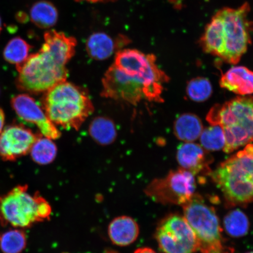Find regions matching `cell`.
I'll use <instances>...</instances> for the list:
<instances>
[{"instance_id": "1", "label": "cell", "mask_w": 253, "mask_h": 253, "mask_svg": "<svg viewBox=\"0 0 253 253\" xmlns=\"http://www.w3.org/2000/svg\"><path fill=\"white\" fill-rule=\"evenodd\" d=\"M44 40L39 52L16 66L18 75L15 84L21 91L33 94L46 92L67 79L66 65L75 55L77 40L54 30L47 31Z\"/></svg>"}, {"instance_id": "2", "label": "cell", "mask_w": 253, "mask_h": 253, "mask_svg": "<svg viewBox=\"0 0 253 253\" xmlns=\"http://www.w3.org/2000/svg\"><path fill=\"white\" fill-rule=\"evenodd\" d=\"M251 7H225L216 12L206 27L201 39L202 49L224 62L237 64L251 43L253 23L249 20Z\"/></svg>"}, {"instance_id": "3", "label": "cell", "mask_w": 253, "mask_h": 253, "mask_svg": "<svg viewBox=\"0 0 253 253\" xmlns=\"http://www.w3.org/2000/svg\"><path fill=\"white\" fill-rule=\"evenodd\" d=\"M211 125L221 126L225 135L223 151L232 153L253 141V96L237 97L211 107L207 116Z\"/></svg>"}, {"instance_id": "4", "label": "cell", "mask_w": 253, "mask_h": 253, "mask_svg": "<svg viewBox=\"0 0 253 253\" xmlns=\"http://www.w3.org/2000/svg\"><path fill=\"white\" fill-rule=\"evenodd\" d=\"M210 175L230 205L253 202V144L223 161Z\"/></svg>"}, {"instance_id": "5", "label": "cell", "mask_w": 253, "mask_h": 253, "mask_svg": "<svg viewBox=\"0 0 253 253\" xmlns=\"http://www.w3.org/2000/svg\"><path fill=\"white\" fill-rule=\"evenodd\" d=\"M43 104L50 121L65 129H78L94 110L86 91L66 81L46 91Z\"/></svg>"}, {"instance_id": "6", "label": "cell", "mask_w": 253, "mask_h": 253, "mask_svg": "<svg viewBox=\"0 0 253 253\" xmlns=\"http://www.w3.org/2000/svg\"><path fill=\"white\" fill-rule=\"evenodd\" d=\"M52 208L39 193L34 195L27 185H19L0 196V223L15 228H25L49 219Z\"/></svg>"}, {"instance_id": "7", "label": "cell", "mask_w": 253, "mask_h": 253, "mask_svg": "<svg viewBox=\"0 0 253 253\" xmlns=\"http://www.w3.org/2000/svg\"><path fill=\"white\" fill-rule=\"evenodd\" d=\"M183 214L197 237L202 253H225L219 217L214 208L195 194L182 206Z\"/></svg>"}, {"instance_id": "8", "label": "cell", "mask_w": 253, "mask_h": 253, "mask_svg": "<svg viewBox=\"0 0 253 253\" xmlns=\"http://www.w3.org/2000/svg\"><path fill=\"white\" fill-rule=\"evenodd\" d=\"M114 65L120 71L141 82L150 91L154 102H164V84L169 82V78L158 67L154 55L145 54L137 49H123L117 52Z\"/></svg>"}, {"instance_id": "9", "label": "cell", "mask_w": 253, "mask_h": 253, "mask_svg": "<svg viewBox=\"0 0 253 253\" xmlns=\"http://www.w3.org/2000/svg\"><path fill=\"white\" fill-rule=\"evenodd\" d=\"M195 176L179 169L170 170L162 178L155 179L145 188V194L154 202L163 205L182 206L195 194Z\"/></svg>"}, {"instance_id": "10", "label": "cell", "mask_w": 253, "mask_h": 253, "mask_svg": "<svg viewBox=\"0 0 253 253\" xmlns=\"http://www.w3.org/2000/svg\"><path fill=\"white\" fill-rule=\"evenodd\" d=\"M158 246L164 253H196L198 243L194 231L184 217L169 215L161 221L155 235Z\"/></svg>"}, {"instance_id": "11", "label": "cell", "mask_w": 253, "mask_h": 253, "mask_svg": "<svg viewBox=\"0 0 253 253\" xmlns=\"http://www.w3.org/2000/svg\"><path fill=\"white\" fill-rule=\"evenodd\" d=\"M102 94L104 97L132 104L142 99L154 102L150 91L141 82L120 71L114 64L104 75Z\"/></svg>"}, {"instance_id": "12", "label": "cell", "mask_w": 253, "mask_h": 253, "mask_svg": "<svg viewBox=\"0 0 253 253\" xmlns=\"http://www.w3.org/2000/svg\"><path fill=\"white\" fill-rule=\"evenodd\" d=\"M40 136L22 125L7 126L0 134V158L14 161L25 156Z\"/></svg>"}, {"instance_id": "13", "label": "cell", "mask_w": 253, "mask_h": 253, "mask_svg": "<svg viewBox=\"0 0 253 253\" xmlns=\"http://www.w3.org/2000/svg\"><path fill=\"white\" fill-rule=\"evenodd\" d=\"M11 104L19 118L24 122L36 125L44 137L55 140L61 136V132L50 121L45 112L30 95H17L12 97Z\"/></svg>"}, {"instance_id": "14", "label": "cell", "mask_w": 253, "mask_h": 253, "mask_svg": "<svg viewBox=\"0 0 253 253\" xmlns=\"http://www.w3.org/2000/svg\"><path fill=\"white\" fill-rule=\"evenodd\" d=\"M176 159L181 169L188 170L195 176L211 172L210 164L213 159L201 145L193 142H184L177 150Z\"/></svg>"}, {"instance_id": "15", "label": "cell", "mask_w": 253, "mask_h": 253, "mask_svg": "<svg viewBox=\"0 0 253 253\" xmlns=\"http://www.w3.org/2000/svg\"><path fill=\"white\" fill-rule=\"evenodd\" d=\"M220 86L242 96L253 94V72L245 66H233L221 76Z\"/></svg>"}, {"instance_id": "16", "label": "cell", "mask_w": 253, "mask_h": 253, "mask_svg": "<svg viewBox=\"0 0 253 253\" xmlns=\"http://www.w3.org/2000/svg\"><path fill=\"white\" fill-rule=\"evenodd\" d=\"M140 233L138 224L131 217L122 216L115 218L109 224V238L117 246L130 245L137 239Z\"/></svg>"}, {"instance_id": "17", "label": "cell", "mask_w": 253, "mask_h": 253, "mask_svg": "<svg viewBox=\"0 0 253 253\" xmlns=\"http://www.w3.org/2000/svg\"><path fill=\"white\" fill-rule=\"evenodd\" d=\"M203 130L204 126L201 119L194 114H183L174 123V134L179 140L185 142L197 140Z\"/></svg>"}, {"instance_id": "18", "label": "cell", "mask_w": 253, "mask_h": 253, "mask_svg": "<svg viewBox=\"0 0 253 253\" xmlns=\"http://www.w3.org/2000/svg\"><path fill=\"white\" fill-rule=\"evenodd\" d=\"M118 48V42L103 33L91 35L87 41L86 50L88 55L97 61L110 58Z\"/></svg>"}, {"instance_id": "19", "label": "cell", "mask_w": 253, "mask_h": 253, "mask_svg": "<svg viewBox=\"0 0 253 253\" xmlns=\"http://www.w3.org/2000/svg\"><path fill=\"white\" fill-rule=\"evenodd\" d=\"M32 22L41 28H51L58 19V10L51 2L47 1H38L30 10Z\"/></svg>"}, {"instance_id": "20", "label": "cell", "mask_w": 253, "mask_h": 253, "mask_svg": "<svg viewBox=\"0 0 253 253\" xmlns=\"http://www.w3.org/2000/svg\"><path fill=\"white\" fill-rule=\"evenodd\" d=\"M250 226L249 217L239 209L229 211L223 219L224 230L233 238H241L248 235Z\"/></svg>"}, {"instance_id": "21", "label": "cell", "mask_w": 253, "mask_h": 253, "mask_svg": "<svg viewBox=\"0 0 253 253\" xmlns=\"http://www.w3.org/2000/svg\"><path fill=\"white\" fill-rule=\"evenodd\" d=\"M89 134L98 143L109 145L112 143L117 137L116 126L110 119L99 117L91 122Z\"/></svg>"}, {"instance_id": "22", "label": "cell", "mask_w": 253, "mask_h": 253, "mask_svg": "<svg viewBox=\"0 0 253 253\" xmlns=\"http://www.w3.org/2000/svg\"><path fill=\"white\" fill-rule=\"evenodd\" d=\"M30 153L35 162L41 165H46L55 160L57 148L52 139L40 136L35 142Z\"/></svg>"}, {"instance_id": "23", "label": "cell", "mask_w": 253, "mask_h": 253, "mask_svg": "<svg viewBox=\"0 0 253 253\" xmlns=\"http://www.w3.org/2000/svg\"><path fill=\"white\" fill-rule=\"evenodd\" d=\"M31 45L20 37L9 41L5 47L3 56L6 61L18 66L23 63L29 56Z\"/></svg>"}, {"instance_id": "24", "label": "cell", "mask_w": 253, "mask_h": 253, "mask_svg": "<svg viewBox=\"0 0 253 253\" xmlns=\"http://www.w3.org/2000/svg\"><path fill=\"white\" fill-rule=\"evenodd\" d=\"M199 138L201 146L207 151L223 150L225 146V135L219 126L211 125L204 129Z\"/></svg>"}, {"instance_id": "25", "label": "cell", "mask_w": 253, "mask_h": 253, "mask_svg": "<svg viewBox=\"0 0 253 253\" xmlns=\"http://www.w3.org/2000/svg\"><path fill=\"white\" fill-rule=\"evenodd\" d=\"M26 245V237L22 230H10L0 235V249L4 253H20Z\"/></svg>"}, {"instance_id": "26", "label": "cell", "mask_w": 253, "mask_h": 253, "mask_svg": "<svg viewBox=\"0 0 253 253\" xmlns=\"http://www.w3.org/2000/svg\"><path fill=\"white\" fill-rule=\"evenodd\" d=\"M211 82L205 78L198 77L188 82L186 93L190 99L196 102H203L212 94Z\"/></svg>"}, {"instance_id": "27", "label": "cell", "mask_w": 253, "mask_h": 253, "mask_svg": "<svg viewBox=\"0 0 253 253\" xmlns=\"http://www.w3.org/2000/svg\"><path fill=\"white\" fill-rule=\"evenodd\" d=\"M5 119L4 111L1 108H0V134L1 133L3 129H4Z\"/></svg>"}, {"instance_id": "28", "label": "cell", "mask_w": 253, "mask_h": 253, "mask_svg": "<svg viewBox=\"0 0 253 253\" xmlns=\"http://www.w3.org/2000/svg\"><path fill=\"white\" fill-rule=\"evenodd\" d=\"M134 253H157L154 250L149 248H141L135 250Z\"/></svg>"}, {"instance_id": "29", "label": "cell", "mask_w": 253, "mask_h": 253, "mask_svg": "<svg viewBox=\"0 0 253 253\" xmlns=\"http://www.w3.org/2000/svg\"><path fill=\"white\" fill-rule=\"evenodd\" d=\"M77 1H85L89 2H113L116 1V0H75Z\"/></svg>"}, {"instance_id": "30", "label": "cell", "mask_w": 253, "mask_h": 253, "mask_svg": "<svg viewBox=\"0 0 253 253\" xmlns=\"http://www.w3.org/2000/svg\"><path fill=\"white\" fill-rule=\"evenodd\" d=\"M2 30V22H1V19L0 18V32H1Z\"/></svg>"}, {"instance_id": "31", "label": "cell", "mask_w": 253, "mask_h": 253, "mask_svg": "<svg viewBox=\"0 0 253 253\" xmlns=\"http://www.w3.org/2000/svg\"><path fill=\"white\" fill-rule=\"evenodd\" d=\"M106 253H118L114 251H107Z\"/></svg>"}, {"instance_id": "32", "label": "cell", "mask_w": 253, "mask_h": 253, "mask_svg": "<svg viewBox=\"0 0 253 253\" xmlns=\"http://www.w3.org/2000/svg\"><path fill=\"white\" fill-rule=\"evenodd\" d=\"M246 253H253V252H249Z\"/></svg>"}, {"instance_id": "33", "label": "cell", "mask_w": 253, "mask_h": 253, "mask_svg": "<svg viewBox=\"0 0 253 253\" xmlns=\"http://www.w3.org/2000/svg\"></svg>"}]
</instances>
